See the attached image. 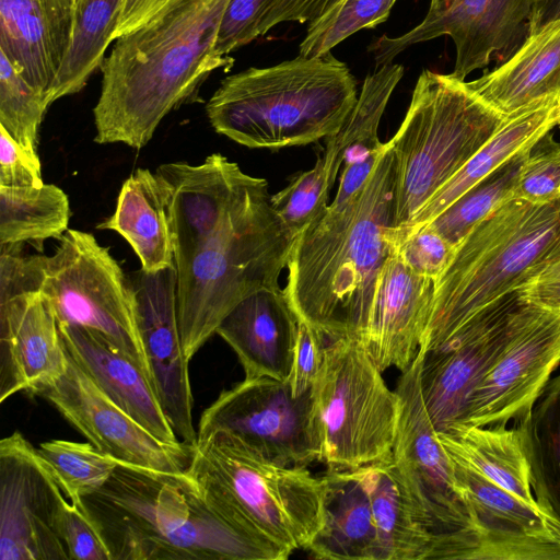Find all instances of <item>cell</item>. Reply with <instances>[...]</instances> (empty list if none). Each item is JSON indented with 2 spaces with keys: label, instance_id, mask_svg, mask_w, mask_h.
Wrapping results in <instances>:
<instances>
[{
  "label": "cell",
  "instance_id": "obj_1",
  "mask_svg": "<svg viewBox=\"0 0 560 560\" xmlns=\"http://www.w3.org/2000/svg\"><path fill=\"white\" fill-rule=\"evenodd\" d=\"M396 167L389 141L364 185L327 209L292 245L285 296L326 342L361 338L378 273L393 250Z\"/></svg>",
  "mask_w": 560,
  "mask_h": 560
},
{
  "label": "cell",
  "instance_id": "obj_2",
  "mask_svg": "<svg viewBox=\"0 0 560 560\" xmlns=\"http://www.w3.org/2000/svg\"><path fill=\"white\" fill-rule=\"evenodd\" d=\"M230 0H172L133 32L116 39L102 65L93 109L98 144L145 147L161 121L191 101L202 82L233 58L215 42Z\"/></svg>",
  "mask_w": 560,
  "mask_h": 560
},
{
  "label": "cell",
  "instance_id": "obj_3",
  "mask_svg": "<svg viewBox=\"0 0 560 560\" xmlns=\"http://www.w3.org/2000/svg\"><path fill=\"white\" fill-rule=\"evenodd\" d=\"M294 240L272 207L267 180L248 174L223 208L173 237L177 317L188 360L242 300L280 288Z\"/></svg>",
  "mask_w": 560,
  "mask_h": 560
},
{
  "label": "cell",
  "instance_id": "obj_4",
  "mask_svg": "<svg viewBox=\"0 0 560 560\" xmlns=\"http://www.w3.org/2000/svg\"><path fill=\"white\" fill-rule=\"evenodd\" d=\"M112 560H285L282 548L219 517L185 472L118 463L81 499Z\"/></svg>",
  "mask_w": 560,
  "mask_h": 560
},
{
  "label": "cell",
  "instance_id": "obj_5",
  "mask_svg": "<svg viewBox=\"0 0 560 560\" xmlns=\"http://www.w3.org/2000/svg\"><path fill=\"white\" fill-rule=\"evenodd\" d=\"M560 261V198L533 203L511 197L455 247L434 281L418 354L444 346L471 318Z\"/></svg>",
  "mask_w": 560,
  "mask_h": 560
},
{
  "label": "cell",
  "instance_id": "obj_6",
  "mask_svg": "<svg viewBox=\"0 0 560 560\" xmlns=\"http://www.w3.org/2000/svg\"><path fill=\"white\" fill-rule=\"evenodd\" d=\"M358 100L346 63L330 52L248 68L222 80L206 105L212 128L252 149L305 145L338 132Z\"/></svg>",
  "mask_w": 560,
  "mask_h": 560
},
{
  "label": "cell",
  "instance_id": "obj_7",
  "mask_svg": "<svg viewBox=\"0 0 560 560\" xmlns=\"http://www.w3.org/2000/svg\"><path fill=\"white\" fill-rule=\"evenodd\" d=\"M222 520L292 555L325 522V482L307 467L273 460L234 434L197 440L184 471Z\"/></svg>",
  "mask_w": 560,
  "mask_h": 560
},
{
  "label": "cell",
  "instance_id": "obj_8",
  "mask_svg": "<svg viewBox=\"0 0 560 560\" xmlns=\"http://www.w3.org/2000/svg\"><path fill=\"white\" fill-rule=\"evenodd\" d=\"M505 118L465 80L452 73L421 72L405 118L389 140L396 167L392 233L409 224Z\"/></svg>",
  "mask_w": 560,
  "mask_h": 560
},
{
  "label": "cell",
  "instance_id": "obj_9",
  "mask_svg": "<svg viewBox=\"0 0 560 560\" xmlns=\"http://www.w3.org/2000/svg\"><path fill=\"white\" fill-rule=\"evenodd\" d=\"M312 396L320 462L328 470L357 469L392 457L398 397L357 340L343 337L326 343Z\"/></svg>",
  "mask_w": 560,
  "mask_h": 560
},
{
  "label": "cell",
  "instance_id": "obj_10",
  "mask_svg": "<svg viewBox=\"0 0 560 560\" xmlns=\"http://www.w3.org/2000/svg\"><path fill=\"white\" fill-rule=\"evenodd\" d=\"M34 266L37 288L51 303L58 323L101 338L135 362L154 388L133 287L109 250L93 234L70 229L52 255H34Z\"/></svg>",
  "mask_w": 560,
  "mask_h": 560
},
{
  "label": "cell",
  "instance_id": "obj_11",
  "mask_svg": "<svg viewBox=\"0 0 560 560\" xmlns=\"http://www.w3.org/2000/svg\"><path fill=\"white\" fill-rule=\"evenodd\" d=\"M417 354L396 386L399 415L392 459L413 516L431 539L430 559L441 560L450 539L467 524L453 463L423 404Z\"/></svg>",
  "mask_w": 560,
  "mask_h": 560
},
{
  "label": "cell",
  "instance_id": "obj_12",
  "mask_svg": "<svg viewBox=\"0 0 560 560\" xmlns=\"http://www.w3.org/2000/svg\"><path fill=\"white\" fill-rule=\"evenodd\" d=\"M0 247V402L20 392L38 395L68 369L51 303L37 288L34 255Z\"/></svg>",
  "mask_w": 560,
  "mask_h": 560
},
{
  "label": "cell",
  "instance_id": "obj_13",
  "mask_svg": "<svg viewBox=\"0 0 560 560\" xmlns=\"http://www.w3.org/2000/svg\"><path fill=\"white\" fill-rule=\"evenodd\" d=\"M225 431L265 456L307 467L320 462L322 440L312 392L294 397L289 384L268 376L244 378L205 409L198 439Z\"/></svg>",
  "mask_w": 560,
  "mask_h": 560
},
{
  "label": "cell",
  "instance_id": "obj_14",
  "mask_svg": "<svg viewBox=\"0 0 560 560\" xmlns=\"http://www.w3.org/2000/svg\"><path fill=\"white\" fill-rule=\"evenodd\" d=\"M559 364L560 313L525 299L502 351L472 392L455 429L526 420Z\"/></svg>",
  "mask_w": 560,
  "mask_h": 560
},
{
  "label": "cell",
  "instance_id": "obj_15",
  "mask_svg": "<svg viewBox=\"0 0 560 560\" xmlns=\"http://www.w3.org/2000/svg\"><path fill=\"white\" fill-rule=\"evenodd\" d=\"M452 463L468 520L443 560H560V518L553 512Z\"/></svg>",
  "mask_w": 560,
  "mask_h": 560
},
{
  "label": "cell",
  "instance_id": "obj_16",
  "mask_svg": "<svg viewBox=\"0 0 560 560\" xmlns=\"http://www.w3.org/2000/svg\"><path fill=\"white\" fill-rule=\"evenodd\" d=\"M68 499L56 475L25 438L0 441V560H69L56 530Z\"/></svg>",
  "mask_w": 560,
  "mask_h": 560
},
{
  "label": "cell",
  "instance_id": "obj_17",
  "mask_svg": "<svg viewBox=\"0 0 560 560\" xmlns=\"http://www.w3.org/2000/svg\"><path fill=\"white\" fill-rule=\"evenodd\" d=\"M524 300L520 289L503 295L444 346L420 354L421 395L436 433L458 427L472 392L502 351Z\"/></svg>",
  "mask_w": 560,
  "mask_h": 560
},
{
  "label": "cell",
  "instance_id": "obj_18",
  "mask_svg": "<svg viewBox=\"0 0 560 560\" xmlns=\"http://www.w3.org/2000/svg\"><path fill=\"white\" fill-rule=\"evenodd\" d=\"M38 396L102 453L117 462L165 472H184L194 446L156 439L112 401L68 354L66 373Z\"/></svg>",
  "mask_w": 560,
  "mask_h": 560
},
{
  "label": "cell",
  "instance_id": "obj_19",
  "mask_svg": "<svg viewBox=\"0 0 560 560\" xmlns=\"http://www.w3.org/2000/svg\"><path fill=\"white\" fill-rule=\"evenodd\" d=\"M533 4L534 0H455L446 11L425 15L401 35H382L371 43L369 51L381 67L416 44L447 35L456 50L452 74L465 80L506 51L528 21Z\"/></svg>",
  "mask_w": 560,
  "mask_h": 560
},
{
  "label": "cell",
  "instance_id": "obj_20",
  "mask_svg": "<svg viewBox=\"0 0 560 560\" xmlns=\"http://www.w3.org/2000/svg\"><path fill=\"white\" fill-rule=\"evenodd\" d=\"M137 303L138 324L151 368L156 396L177 438L195 446L192 393L177 317L175 266L158 272L129 276Z\"/></svg>",
  "mask_w": 560,
  "mask_h": 560
},
{
  "label": "cell",
  "instance_id": "obj_21",
  "mask_svg": "<svg viewBox=\"0 0 560 560\" xmlns=\"http://www.w3.org/2000/svg\"><path fill=\"white\" fill-rule=\"evenodd\" d=\"M434 292V280L417 275L393 248L376 281L359 343L382 372H404L420 350Z\"/></svg>",
  "mask_w": 560,
  "mask_h": 560
},
{
  "label": "cell",
  "instance_id": "obj_22",
  "mask_svg": "<svg viewBox=\"0 0 560 560\" xmlns=\"http://www.w3.org/2000/svg\"><path fill=\"white\" fill-rule=\"evenodd\" d=\"M74 16L65 0H0V51L46 101L70 48Z\"/></svg>",
  "mask_w": 560,
  "mask_h": 560
},
{
  "label": "cell",
  "instance_id": "obj_23",
  "mask_svg": "<svg viewBox=\"0 0 560 560\" xmlns=\"http://www.w3.org/2000/svg\"><path fill=\"white\" fill-rule=\"evenodd\" d=\"M298 325L283 289H261L234 306L215 334L236 353L245 378L268 376L285 382Z\"/></svg>",
  "mask_w": 560,
  "mask_h": 560
},
{
  "label": "cell",
  "instance_id": "obj_24",
  "mask_svg": "<svg viewBox=\"0 0 560 560\" xmlns=\"http://www.w3.org/2000/svg\"><path fill=\"white\" fill-rule=\"evenodd\" d=\"M404 72L401 65L390 62L368 74L342 127L326 138L322 158L334 183L345 163L337 194L329 207L342 206L360 190L385 150L386 143L378 139V125Z\"/></svg>",
  "mask_w": 560,
  "mask_h": 560
},
{
  "label": "cell",
  "instance_id": "obj_25",
  "mask_svg": "<svg viewBox=\"0 0 560 560\" xmlns=\"http://www.w3.org/2000/svg\"><path fill=\"white\" fill-rule=\"evenodd\" d=\"M58 325L67 353L112 401L162 442L182 443L150 380L135 362L86 329Z\"/></svg>",
  "mask_w": 560,
  "mask_h": 560
},
{
  "label": "cell",
  "instance_id": "obj_26",
  "mask_svg": "<svg viewBox=\"0 0 560 560\" xmlns=\"http://www.w3.org/2000/svg\"><path fill=\"white\" fill-rule=\"evenodd\" d=\"M557 98L540 101L506 117L495 133L424 203L406 228L396 233L390 231L393 246L397 248L513 155L536 147L557 125Z\"/></svg>",
  "mask_w": 560,
  "mask_h": 560
},
{
  "label": "cell",
  "instance_id": "obj_27",
  "mask_svg": "<svg viewBox=\"0 0 560 560\" xmlns=\"http://www.w3.org/2000/svg\"><path fill=\"white\" fill-rule=\"evenodd\" d=\"M486 104L509 117L560 95V18L527 36L504 63L468 81Z\"/></svg>",
  "mask_w": 560,
  "mask_h": 560
},
{
  "label": "cell",
  "instance_id": "obj_28",
  "mask_svg": "<svg viewBox=\"0 0 560 560\" xmlns=\"http://www.w3.org/2000/svg\"><path fill=\"white\" fill-rule=\"evenodd\" d=\"M436 434L454 463L481 475L530 505L544 506L534 493L526 420L514 422L510 428L470 425Z\"/></svg>",
  "mask_w": 560,
  "mask_h": 560
},
{
  "label": "cell",
  "instance_id": "obj_29",
  "mask_svg": "<svg viewBox=\"0 0 560 560\" xmlns=\"http://www.w3.org/2000/svg\"><path fill=\"white\" fill-rule=\"evenodd\" d=\"M122 236L141 270L158 272L174 265L168 189L156 172L138 168L124 182L114 213L97 225Z\"/></svg>",
  "mask_w": 560,
  "mask_h": 560
},
{
  "label": "cell",
  "instance_id": "obj_30",
  "mask_svg": "<svg viewBox=\"0 0 560 560\" xmlns=\"http://www.w3.org/2000/svg\"><path fill=\"white\" fill-rule=\"evenodd\" d=\"M325 522L305 551L314 559L381 560L371 500L358 469L327 470Z\"/></svg>",
  "mask_w": 560,
  "mask_h": 560
},
{
  "label": "cell",
  "instance_id": "obj_31",
  "mask_svg": "<svg viewBox=\"0 0 560 560\" xmlns=\"http://www.w3.org/2000/svg\"><path fill=\"white\" fill-rule=\"evenodd\" d=\"M357 469L371 500L381 560H429L431 539L413 516L392 457Z\"/></svg>",
  "mask_w": 560,
  "mask_h": 560
},
{
  "label": "cell",
  "instance_id": "obj_32",
  "mask_svg": "<svg viewBox=\"0 0 560 560\" xmlns=\"http://www.w3.org/2000/svg\"><path fill=\"white\" fill-rule=\"evenodd\" d=\"M125 0H79L68 54L48 94L57 100L80 92L92 73L102 68L108 45L114 40Z\"/></svg>",
  "mask_w": 560,
  "mask_h": 560
},
{
  "label": "cell",
  "instance_id": "obj_33",
  "mask_svg": "<svg viewBox=\"0 0 560 560\" xmlns=\"http://www.w3.org/2000/svg\"><path fill=\"white\" fill-rule=\"evenodd\" d=\"M71 217L67 194L54 184L0 186V245L60 238Z\"/></svg>",
  "mask_w": 560,
  "mask_h": 560
},
{
  "label": "cell",
  "instance_id": "obj_34",
  "mask_svg": "<svg viewBox=\"0 0 560 560\" xmlns=\"http://www.w3.org/2000/svg\"><path fill=\"white\" fill-rule=\"evenodd\" d=\"M526 428L536 500L560 518V374L547 383Z\"/></svg>",
  "mask_w": 560,
  "mask_h": 560
},
{
  "label": "cell",
  "instance_id": "obj_35",
  "mask_svg": "<svg viewBox=\"0 0 560 560\" xmlns=\"http://www.w3.org/2000/svg\"><path fill=\"white\" fill-rule=\"evenodd\" d=\"M534 148L513 155L425 225L456 247L475 225L503 201L514 197L522 165Z\"/></svg>",
  "mask_w": 560,
  "mask_h": 560
},
{
  "label": "cell",
  "instance_id": "obj_36",
  "mask_svg": "<svg viewBox=\"0 0 560 560\" xmlns=\"http://www.w3.org/2000/svg\"><path fill=\"white\" fill-rule=\"evenodd\" d=\"M37 452L56 475L68 499L79 506L82 498L106 483L119 463L90 442L50 440L40 443Z\"/></svg>",
  "mask_w": 560,
  "mask_h": 560
},
{
  "label": "cell",
  "instance_id": "obj_37",
  "mask_svg": "<svg viewBox=\"0 0 560 560\" xmlns=\"http://www.w3.org/2000/svg\"><path fill=\"white\" fill-rule=\"evenodd\" d=\"M397 0H341L310 23L299 55L322 57L354 33L385 22Z\"/></svg>",
  "mask_w": 560,
  "mask_h": 560
},
{
  "label": "cell",
  "instance_id": "obj_38",
  "mask_svg": "<svg viewBox=\"0 0 560 560\" xmlns=\"http://www.w3.org/2000/svg\"><path fill=\"white\" fill-rule=\"evenodd\" d=\"M48 107L45 94L0 51V126L24 149L37 153L38 131Z\"/></svg>",
  "mask_w": 560,
  "mask_h": 560
},
{
  "label": "cell",
  "instance_id": "obj_39",
  "mask_svg": "<svg viewBox=\"0 0 560 560\" xmlns=\"http://www.w3.org/2000/svg\"><path fill=\"white\" fill-rule=\"evenodd\" d=\"M332 185L325 162L318 155L311 170L296 174L287 187L271 196L273 209L294 237L327 209Z\"/></svg>",
  "mask_w": 560,
  "mask_h": 560
},
{
  "label": "cell",
  "instance_id": "obj_40",
  "mask_svg": "<svg viewBox=\"0 0 560 560\" xmlns=\"http://www.w3.org/2000/svg\"><path fill=\"white\" fill-rule=\"evenodd\" d=\"M547 143L524 161L514 197L533 203H546L560 198V144L546 136Z\"/></svg>",
  "mask_w": 560,
  "mask_h": 560
},
{
  "label": "cell",
  "instance_id": "obj_41",
  "mask_svg": "<svg viewBox=\"0 0 560 560\" xmlns=\"http://www.w3.org/2000/svg\"><path fill=\"white\" fill-rule=\"evenodd\" d=\"M56 530L69 560H112L96 527L80 506L68 499L58 512Z\"/></svg>",
  "mask_w": 560,
  "mask_h": 560
},
{
  "label": "cell",
  "instance_id": "obj_42",
  "mask_svg": "<svg viewBox=\"0 0 560 560\" xmlns=\"http://www.w3.org/2000/svg\"><path fill=\"white\" fill-rule=\"evenodd\" d=\"M396 249L417 275L435 281L451 262L455 246L425 225L409 235Z\"/></svg>",
  "mask_w": 560,
  "mask_h": 560
},
{
  "label": "cell",
  "instance_id": "obj_43",
  "mask_svg": "<svg viewBox=\"0 0 560 560\" xmlns=\"http://www.w3.org/2000/svg\"><path fill=\"white\" fill-rule=\"evenodd\" d=\"M267 0H230L223 14L215 54L229 58V54L260 36L259 23Z\"/></svg>",
  "mask_w": 560,
  "mask_h": 560
},
{
  "label": "cell",
  "instance_id": "obj_44",
  "mask_svg": "<svg viewBox=\"0 0 560 560\" xmlns=\"http://www.w3.org/2000/svg\"><path fill=\"white\" fill-rule=\"evenodd\" d=\"M326 343L320 334L299 320L292 364L285 381L294 397L312 392L322 369Z\"/></svg>",
  "mask_w": 560,
  "mask_h": 560
},
{
  "label": "cell",
  "instance_id": "obj_45",
  "mask_svg": "<svg viewBox=\"0 0 560 560\" xmlns=\"http://www.w3.org/2000/svg\"><path fill=\"white\" fill-rule=\"evenodd\" d=\"M44 184L38 154L24 149L0 126V186L26 188Z\"/></svg>",
  "mask_w": 560,
  "mask_h": 560
},
{
  "label": "cell",
  "instance_id": "obj_46",
  "mask_svg": "<svg viewBox=\"0 0 560 560\" xmlns=\"http://www.w3.org/2000/svg\"><path fill=\"white\" fill-rule=\"evenodd\" d=\"M341 0H267L260 23V36L283 22H313Z\"/></svg>",
  "mask_w": 560,
  "mask_h": 560
},
{
  "label": "cell",
  "instance_id": "obj_47",
  "mask_svg": "<svg viewBox=\"0 0 560 560\" xmlns=\"http://www.w3.org/2000/svg\"><path fill=\"white\" fill-rule=\"evenodd\" d=\"M520 290L529 302L560 313V261L548 267Z\"/></svg>",
  "mask_w": 560,
  "mask_h": 560
},
{
  "label": "cell",
  "instance_id": "obj_48",
  "mask_svg": "<svg viewBox=\"0 0 560 560\" xmlns=\"http://www.w3.org/2000/svg\"><path fill=\"white\" fill-rule=\"evenodd\" d=\"M171 1L172 0H125L114 33V39L141 27L160 13Z\"/></svg>",
  "mask_w": 560,
  "mask_h": 560
},
{
  "label": "cell",
  "instance_id": "obj_49",
  "mask_svg": "<svg viewBox=\"0 0 560 560\" xmlns=\"http://www.w3.org/2000/svg\"><path fill=\"white\" fill-rule=\"evenodd\" d=\"M558 18H560V0H534L527 21V34L535 33L542 25Z\"/></svg>",
  "mask_w": 560,
  "mask_h": 560
},
{
  "label": "cell",
  "instance_id": "obj_50",
  "mask_svg": "<svg viewBox=\"0 0 560 560\" xmlns=\"http://www.w3.org/2000/svg\"><path fill=\"white\" fill-rule=\"evenodd\" d=\"M455 0H430L427 16H434L446 11Z\"/></svg>",
  "mask_w": 560,
  "mask_h": 560
},
{
  "label": "cell",
  "instance_id": "obj_51",
  "mask_svg": "<svg viewBox=\"0 0 560 560\" xmlns=\"http://www.w3.org/2000/svg\"><path fill=\"white\" fill-rule=\"evenodd\" d=\"M556 122L560 126V95L557 98L556 108H555Z\"/></svg>",
  "mask_w": 560,
  "mask_h": 560
},
{
  "label": "cell",
  "instance_id": "obj_52",
  "mask_svg": "<svg viewBox=\"0 0 560 560\" xmlns=\"http://www.w3.org/2000/svg\"><path fill=\"white\" fill-rule=\"evenodd\" d=\"M65 1L68 2L71 7H73L75 9L79 0H65Z\"/></svg>",
  "mask_w": 560,
  "mask_h": 560
}]
</instances>
